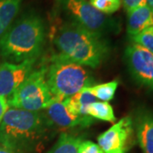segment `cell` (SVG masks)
I'll list each match as a JSON object with an SVG mask.
<instances>
[{
	"label": "cell",
	"mask_w": 153,
	"mask_h": 153,
	"mask_svg": "<svg viewBox=\"0 0 153 153\" xmlns=\"http://www.w3.org/2000/svg\"><path fill=\"white\" fill-rule=\"evenodd\" d=\"M152 26H153V12L147 4L128 13L127 33L130 38Z\"/></svg>",
	"instance_id": "7c38bea8"
},
{
	"label": "cell",
	"mask_w": 153,
	"mask_h": 153,
	"mask_svg": "<svg viewBox=\"0 0 153 153\" xmlns=\"http://www.w3.org/2000/svg\"><path fill=\"white\" fill-rule=\"evenodd\" d=\"M23 0H0V38L10 27Z\"/></svg>",
	"instance_id": "5bb4252c"
},
{
	"label": "cell",
	"mask_w": 153,
	"mask_h": 153,
	"mask_svg": "<svg viewBox=\"0 0 153 153\" xmlns=\"http://www.w3.org/2000/svg\"><path fill=\"white\" fill-rule=\"evenodd\" d=\"M44 19L35 12H28L11 24L0 38V55L16 63L37 59L45 43Z\"/></svg>",
	"instance_id": "3957f363"
},
{
	"label": "cell",
	"mask_w": 153,
	"mask_h": 153,
	"mask_svg": "<svg viewBox=\"0 0 153 153\" xmlns=\"http://www.w3.org/2000/svg\"><path fill=\"white\" fill-rule=\"evenodd\" d=\"M78 153H104V152L98 144L90 140H82L78 146Z\"/></svg>",
	"instance_id": "ffe728a7"
},
{
	"label": "cell",
	"mask_w": 153,
	"mask_h": 153,
	"mask_svg": "<svg viewBox=\"0 0 153 153\" xmlns=\"http://www.w3.org/2000/svg\"><path fill=\"white\" fill-rule=\"evenodd\" d=\"M7 100L11 108L31 111L46 109L55 101L46 81V67L32 71Z\"/></svg>",
	"instance_id": "8992f818"
},
{
	"label": "cell",
	"mask_w": 153,
	"mask_h": 153,
	"mask_svg": "<svg viewBox=\"0 0 153 153\" xmlns=\"http://www.w3.org/2000/svg\"><path fill=\"white\" fill-rule=\"evenodd\" d=\"M53 41L58 54L81 66L95 68L109 54L104 36L71 22H63L55 30Z\"/></svg>",
	"instance_id": "6da1fadb"
},
{
	"label": "cell",
	"mask_w": 153,
	"mask_h": 153,
	"mask_svg": "<svg viewBox=\"0 0 153 153\" xmlns=\"http://www.w3.org/2000/svg\"><path fill=\"white\" fill-rule=\"evenodd\" d=\"M118 83L119 82L117 80H113L111 82L88 87V89L96 99L100 100L101 101L108 102L114 98L115 93L118 87Z\"/></svg>",
	"instance_id": "e0dca14e"
},
{
	"label": "cell",
	"mask_w": 153,
	"mask_h": 153,
	"mask_svg": "<svg viewBox=\"0 0 153 153\" xmlns=\"http://www.w3.org/2000/svg\"><path fill=\"white\" fill-rule=\"evenodd\" d=\"M133 43L147 49L153 55V26L143 30L141 33L131 37Z\"/></svg>",
	"instance_id": "d6986e66"
},
{
	"label": "cell",
	"mask_w": 153,
	"mask_h": 153,
	"mask_svg": "<svg viewBox=\"0 0 153 153\" xmlns=\"http://www.w3.org/2000/svg\"><path fill=\"white\" fill-rule=\"evenodd\" d=\"M90 4L100 13L110 16L120 9L121 0H89Z\"/></svg>",
	"instance_id": "ac0fdd59"
},
{
	"label": "cell",
	"mask_w": 153,
	"mask_h": 153,
	"mask_svg": "<svg viewBox=\"0 0 153 153\" xmlns=\"http://www.w3.org/2000/svg\"><path fill=\"white\" fill-rule=\"evenodd\" d=\"M146 4L153 10V0H146Z\"/></svg>",
	"instance_id": "cb8c5ba5"
},
{
	"label": "cell",
	"mask_w": 153,
	"mask_h": 153,
	"mask_svg": "<svg viewBox=\"0 0 153 153\" xmlns=\"http://www.w3.org/2000/svg\"><path fill=\"white\" fill-rule=\"evenodd\" d=\"M87 115L92 118L105 121L109 123H115L116 117L113 108L108 102L94 101L87 108Z\"/></svg>",
	"instance_id": "9a60e30c"
},
{
	"label": "cell",
	"mask_w": 153,
	"mask_h": 153,
	"mask_svg": "<svg viewBox=\"0 0 153 153\" xmlns=\"http://www.w3.org/2000/svg\"><path fill=\"white\" fill-rule=\"evenodd\" d=\"M55 13L90 32L104 36L120 31L119 22L113 17L100 13L88 0H55Z\"/></svg>",
	"instance_id": "5b68a950"
},
{
	"label": "cell",
	"mask_w": 153,
	"mask_h": 153,
	"mask_svg": "<svg viewBox=\"0 0 153 153\" xmlns=\"http://www.w3.org/2000/svg\"><path fill=\"white\" fill-rule=\"evenodd\" d=\"M133 121L137 140L143 153H153V112L146 108H140Z\"/></svg>",
	"instance_id": "8fae6325"
},
{
	"label": "cell",
	"mask_w": 153,
	"mask_h": 153,
	"mask_svg": "<svg viewBox=\"0 0 153 153\" xmlns=\"http://www.w3.org/2000/svg\"><path fill=\"white\" fill-rule=\"evenodd\" d=\"M9 105H8V100L5 97H2L0 96V123L1 121L3 119L4 116L5 114V112L9 109Z\"/></svg>",
	"instance_id": "7402d4cb"
},
{
	"label": "cell",
	"mask_w": 153,
	"mask_h": 153,
	"mask_svg": "<svg viewBox=\"0 0 153 153\" xmlns=\"http://www.w3.org/2000/svg\"><path fill=\"white\" fill-rule=\"evenodd\" d=\"M37 59L20 63L4 62L0 65V96L10 98L30 73Z\"/></svg>",
	"instance_id": "9c48e42d"
},
{
	"label": "cell",
	"mask_w": 153,
	"mask_h": 153,
	"mask_svg": "<svg viewBox=\"0 0 153 153\" xmlns=\"http://www.w3.org/2000/svg\"><path fill=\"white\" fill-rule=\"evenodd\" d=\"M81 139L72 136L67 133H62L48 153H78Z\"/></svg>",
	"instance_id": "2e32d148"
},
{
	"label": "cell",
	"mask_w": 153,
	"mask_h": 153,
	"mask_svg": "<svg viewBox=\"0 0 153 153\" xmlns=\"http://www.w3.org/2000/svg\"><path fill=\"white\" fill-rule=\"evenodd\" d=\"M47 117L50 123L60 128H67L74 127H87L94 122V118L88 116H78L71 112L67 107L65 100H55L46 108Z\"/></svg>",
	"instance_id": "30bf717a"
},
{
	"label": "cell",
	"mask_w": 153,
	"mask_h": 153,
	"mask_svg": "<svg viewBox=\"0 0 153 153\" xmlns=\"http://www.w3.org/2000/svg\"><path fill=\"white\" fill-rule=\"evenodd\" d=\"M50 122L39 111L9 108L0 123V144L14 153L36 150L49 130Z\"/></svg>",
	"instance_id": "7a4b0ae2"
},
{
	"label": "cell",
	"mask_w": 153,
	"mask_h": 153,
	"mask_svg": "<svg viewBox=\"0 0 153 153\" xmlns=\"http://www.w3.org/2000/svg\"><path fill=\"white\" fill-rule=\"evenodd\" d=\"M124 58L128 71L138 83L153 91V55L139 44L126 47Z\"/></svg>",
	"instance_id": "ba28073f"
},
{
	"label": "cell",
	"mask_w": 153,
	"mask_h": 153,
	"mask_svg": "<svg viewBox=\"0 0 153 153\" xmlns=\"http://www.w3.org/2000/svg\"><path fill=\"white\" fill-rule=\"evenodd\" d=\"M46 81L55 100H64L82 89L91 87L93 80L83 66L56 54L46 67Z\"/></svg>",
	"instance_id": "277c9868"
},
{
	"label": "cell",
	"mask_w": 153,
	"mask_h": 153,
	"mask_svg": "<svg viewBox=\"0 0 153 153\" xmlns=\"http://www.w3.org/2000/svg\"><path fill=\"white\" fill-rule=\"evenodd\" d=\"M94 101H96V98L90 93L88 87L83 88L73 96L65 100L67 107L71 112L82 117L88 116V106Z\"/></svg>",
	"instance_id": "4fadbf2b"
},
{
	"label": "cell",
	"mask_w": 153,
	"mask_h": 153,
	"mask_svg": "<svg viewBox=\"0 0 153 153\" xmlns=\"http://www.w3.org/2000/svg\"><path fill=\"white\" fill-rule=\"evenodd\" d=\"M121 2L127 13L146 4V0H121Z\"/></svg>",
	"instance_id": "44dd1931"
},
{
	"label": "cell",
	"mask_w": 153,
	"mask_h": 153,
	"mask_svg": "<svg viewBox=\"0 0 153 153\" xmlns=\"http://www.w3.org/2000/svg\"><path fill=\"white\" fill-rule=\"evenodd\" d=\"M152 12H153V10H152Z\"/></svg>",
	"instance_id": "d4e9b609"
},
{
	"label": "cell",
	"mask_w": 153,
	"mask_h": 153,
	"mask_svg": "<svg viewBox=\"0 0 153 153\" xmlns=\"http://www.w3.org/2000/svg\"><path fill=\"white\" fill-rule=\"evenodd\" d=\"M134 127L131 117H124L98 137L104 153H127L134 140Z\"/></svg>",
	"instance_id": "52a82bcc"
},
{
	"label": "cell",
	"mask_w": 153,
	"mask_h": 153,
	"mask_svg": "<svg viewBox=\"0 0 153 153\" xmlns=\"http://www.w3.org/2000/svg\"><path fill=\"white\" fill-rule=\"evenodd\" d=\"M0 153H14L10 149L4 147V146H0Z\"/></svg>",
	"instance_id": "603a6c76"
}]
</instances>
